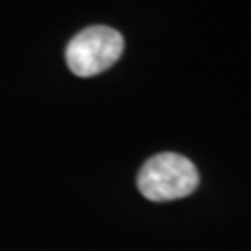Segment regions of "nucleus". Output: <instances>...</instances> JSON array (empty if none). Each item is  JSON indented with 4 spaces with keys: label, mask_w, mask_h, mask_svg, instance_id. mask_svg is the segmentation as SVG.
<instances>
[{
    "label": "nucleus",
    "mask_w": 251,
    "mask_h": 251,
    "mask_svg": "<svg viewBox=\"0 0 251 251\" xmlns=\"http://www.w3.org/2000/svg\"><path fill=\"white\" fill-rule=\"evenodd\" d=\"M124 52V38L107 25H90L82 29L65 49V61L77 77H92L115 65Z\"/></svg>",
    "instance_id": "nucleus-2"
},
{
    "label": "nucleus",
    "mask_w": 251,
    "mask_h": 251,
    "mask_svg": "<svg viewBox=\"0 0 251 251\" xmlns=\"http://www.w3.org/2000/svg\"><path fill=\"white\" fill-rule=\"evenodd\" d=\"M143 197L155 203L184 199L199 186V172L191 159L178 153H159L145 161L136 178Z\"/></svg>",
    "instance_id": "nucleus-1"
}]
</instances>
